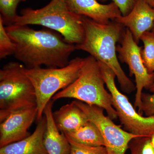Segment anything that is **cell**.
Returning a JSON list of instances; mask_svg holds the SVG:
<instances>
[{"instance_id":"obj_24","label":"cell","mask_w":154,"mask_h":154,"mask_svg":"<svg viewBox=\"0 0 154 154\" xmlns=\"http://www.w3.org/2000/svg\"><path fill=\"white\" fill-rule=\"evenodd\" d=\"M149 137L150 138L152 145L154 149V132H153L150 135Z\"/></svg>"},{"instance_id":"obj_4","label":"cell","mask_w":154,"mask_h":154,"mask_svg":"<svg viewBox=\"0 0 154 154\" xmlns=\"http://www.w3.org/2000/svg\"><path fill=\"white\" fill-rule=\"evenodd\" d=\"M105 81L99 62L92 56L85 58L79 77L69 85L56 94L53 101L72 98L88 105H96L106 110L112 120L116 119L117 113L113 108L111 95L105 89Z\"/></svg>"},{"instance_id":"obj_10","label":"cell","mask_w":154,"mask_h":154,"mask_svg":"<svg viewBox=\"0 0 154 154\" xmlns=\"http://www.w3.org/2000/svg\"><path fill=\"white\" fill-rule=\"evenodd\" d=\"M37 107L14 111L0 122V148L19 141L30 135L28 130L36 119Z\"/></svg>"},{"instance_id":"obj_2","label":"cell","mask_w":154,"mask_h":154,"mask_svg":"<svg viewBox=\"0 0 154 154\" xmlns=\"http://www.w3.org/2000/svg\"><path fill=\"white\" fill-rule=\"evenodd\" d=\"M82 20L85 38L82 43L76 45V50L88 53L106 65L114 72L122 91L132 93L136 86L122 69L116 55V43L121 40L124 26L114 21L101 24L85 17Z\"/></svg>"},{"instance_id":"obj_9","label":"cell","mask_w":154,"mask_h":154,"mask_svg":"<svg viewBox=\"0 0 154 154\" xmlns=\"http://www.w3.org/2000/svg\"><path fill=\"white\" fill-rule=\"evenodd\" d=\"M121 45L116 47L119 58L129 67L130 75H134L136 83L134 107L139 111L141 106V95L143 89L149 90L154 82V73H149L146 68L141 56L142 48L135 41L132 33L128 28L124 31Z\"/></svg>"},{"instance_id":"obj_11","label":"cell","mask_w":154,"mask_h":154,"mask_svg":"<svg viewBox=\"0 0 154 154\" xmlns=\"http://www.w3.org/2000/svg\"><path fill=\"white\" fill-rule=\"evenodd\" d=\"M126 27L138 43L143 34L152 30L154 25V8L146 0H137L130 12L114 20Z\"/></svg>"},{"instance_id":"obj_7","label":"cell","mask_w":154,"mask_h":154,"mask_svg":"<svg viewBox=\"0 0 154 154\" xmlns=\"http://www.w3.org/2000/svg\"><path fill=\"white\" fill-rule=\"evenodd\" d=\"M98 62L105 85L111 95L112 105L125 130L136 135L150 136L154 132V116H143L137 112L126 95L116 87V76L113 71L105 64Z\"/></svg>"},{"instance_id":"obj_26","label":"cell","mask_w":154,"mask_h":154,"mask_svg":"<svg viewBox=\"0 0 154 154\" xmlns=\"http://www.w3.org/2000/svg\"><path fill=\"white\" fill-rule=\"evenodd\" d=\"M152 93H154V82L151 86H150L149 89Z\"/></svg>"},{"instance_id":"obj_17","label":"cell","mask_w":154,"mask_h":154,"mask_svg":"<svg viewBox=\"0 0 154 154\" xmlns=\"http://www.w3.org/2000/svg\"><path fill=\"white\" fill-rule=\"evenodd\" d=\"M140 40L143 42L141 56L146 68L149 73H154V33L147 31L143 34Z\"/></svg>"},{"instance_id":"obj_5","label":"cell","mask_w":154,"mask_h":154,"mask_svg":"<svg viewBox=\"0 0 154 154\" xmlns=\"http://www.w3.org/2000/svg\"><path fill=\"white\" fill-rule=\"evenodd\" d=\"M25 65L6 64L0 70V122L14 111L36 106L35 90Z\"/></svg>"},{"instance_id":"obj_19","label":"cell","mask_w":154,"mask_h":154,"mask_svg":"<svg viewBox=\"0 0 154 154\" xmlns=\"http://www.w3.org/2000/svg\"><path fill=\"white\" fill-rule=\"evenodd\" d=\"M16 46L6 31L4 21L0 16V59L14 54Z\"/></svg>"},{"instance_id":"obj_6","label":"cell","mask_w":154,"mask_h":154,"mask_svg":"<svg viewBox=\"0 0 154 154\" xmlns=\"http://www.w3.org/2000/svg\"><path fill=\"white\" fill-rule=\"evenodd\" d=\"M84 61L85 58L76 57L63 67L26 68V74L33 84L36 94L37 122L43 116L45 108L53 96L79 77Z\"/></svg>"},{"instance_id":"obj_21","label":"cell","mask_w":154,"mask_h":154,"mask_svg":"<svg viewBox=\"0 0 154 154\" xmlns=\"http://www.w3.org/2000/svg\"><path fill=\"white\" fill-rule=\"evenodd\" d=\"M69 143L71 147L70 154H107L104 146H91L72 142H70Z\"/></svg>"},{"instance_id":"obj_27","label":"cell","mask_w":154,"mask_h":154,"mask_svg":"<svg viewBox=\"0 0 154 154\" xmlns=\"http://www.w3.org/2000/svg\"><path fill=\"white\" fill-rule=\"evenodd\" d=\"M152 31L154 33V25L153 26V27L152 29Z\"/></svg>"},{"instance_id":"obj_22","label":"cell","mask_w":154,"mask_h":154,"mask_svg":"<svg viewBox=\"0 0 154 154\" xmlns=\"http://www.w3.org/2000/svg\"><path fill=\"white\" fill-rule=\"evenodd\" d=\"M141 106L138 113H144L146 116H154V93H143L141 95Z\"/></svg>"},{"instance_id":"obj_12","label":"cell","mask_w":154,"mask_h":154,"mask_svg":"<svg viewBox=\"0 0 154 154\" xmlns=\"http://www.w3.org/2000/svg\"><path fill=\"white\" fill-rule=\"evenodd\" d=\"M69 8L80 16L94 22L106 24L121 16V11L115 3L102 4L98 0H66Z\"/></svg>"},{"instance_id":"obj_20","label":"cell","mask_w":154,"mask_h":154,"mask_svg":"<svg viewBox=\"0 0 154 154\" xmlns=\"http://www.w3.org/2000/svg\"><path fill=\"white\" fill-rule=\"evenodd\" d=\"M131 154H154V149L149 136H138L131 141L128 145Z\"/></svg>"},{"instance_id":"obj_29","label":"cell","mask_w":154,"mask_h":154,"mask_svg":"<svg viewBox=\"0 0 154 154\" xmlns=\"http://www.w3.org/2000/svg\"><path fill=\"white\" fill-rule=\"evenodd\" d=\"M153 8H154V7Z\"/></svg>"},{"instance_id":"obj_16","label":"cell","mask_w":154,"mask_h":154,"mask_svg":"<svg viewBox=\"0 0 154 154\" xmlns=\"http://www.w3.org/2000/svg\"><path fill=\"white\" fill-rule=\"evenodd\" d=\"M63 134L69 142H72L91 146H105L101 133L97 127L90 121L75 130Z\"/></svg>"},{"instance_id":"obj_1","label":"cell","mask_w":154,"mask_h":154,"mask_svg":"<svg viewBox=\"0 0 154 154\" xmlns=\"http://www.w3.org/2000/svg\"><path fill=\"white\" fill-rule=\"evenodd\" d=\"M6 31L16 46L14 55L28 69L66 66L76 45L67 42L51 29L36 30L28 25H9Z\"/></svg>"},{"instance_id":"obj_28","label":"cell","mask_w":154,"mask_h":154,"mask_svg":"<svg viewBox=\"0 0 154 154\" xmlns=\"http://www.w3.org/2000/svg\"><path fill=\"white\" fill-rule=\"evenodd\" d=\"M99 2H101V1H105V0H98Z\"/></svg>"},{"instance_id":"obj_23","label":"cell","mask_w":154,"mask_h":154,"mask_svg":"<svg viewBox=\"0 0 154 154\" xmlns=\"http://www.w3.org/2000/svg\"><path fill=\"white\" fill-rule=\"evenodd\" d=\"M115 3L121 11L122 16L129 14L134 7L137 0H105Z\"/></svg>"},{"instance_id":"obj_13","label":"cell","mask_w":154,"mask_h":154,"mask_svg":"<svg viewBox=\"0 0 154 154\" xmlns=\"http://www.w3.org/2000/svg\"><path fill=\"white\" fill-rule=\"evenodd\" d=\"M46 128L45 116L38 121L32 134L19 141L0 148V154H48L44 145Z\"/></svg>"},{"instance_id":"obj_8","label":"cell","mask_w":154,"mask_h":154,"mask_svg":"<svg viewBox=\"0 0 154 154\" xmlns=\"http://www.w3.org/2000/svg\"><path fill=\"white\" fill-rule=\"evenodd\" d=\"M74 102L85 112L89 121L99 130L107 154H125L131 141L140 136L128 132L115 124L109 116L105 115V110L102 107L88 105L78 100Z\"/></svg>"},{"instance_id":"obj_25","label":"cell","mask_w":154,"mask_h":154,"mask_svg":"<svg viewBox=\"0 0 154 154\" xmlns=\"http://www.w3.org/2000/svg\"><path fill=\"white\" fill-rule=\"evenodd\" d=\"M152 7H154V0H146Z\"/></svg>"},{"instance_id":"obj_18","label":"cell","mask_w":154,"mask_h":154,"mask_svg":"<svg viewBox=\"0 0 154 154\" xmlns=\"http://www.w3.org/2000/svg\"><path fill=\"white\" fill-rule=\"evenodd\" d=\"M26 0H0L1 15L4 24L11 25L13 20L18 16L17 8L18 5Z\"/></svg>"},{"instance_id":"obj_3","label":"cell","mask_w":154,"mask_h":154,"mask_svg":"<svg viewBox=\"0 0 154 154\" xmlns=\"http://www.w3.org/2000/svg\"><path fill=\"white\" fill-rule=\"evenodd\" d=\"M83 16L69 9L66 0H51L41 8L22 9L11 25H38L61 34L69 43L81 44L85 38Z\"/></svg>"},{"instance_id":"obj_14","label":"cell","mask_w":154,"mask_h":154,"mask_svg":"<svg viewBox=\"0 0 154 154\" xmlns=\"http://www.w3.org/2000/svg\"><path fill=\"white\" fill-rule=\"evenodd\" d=\"M52 99L45 108L46 128L44 136V145L48 154H70L71 144L65 135L60 132L56 125L53 115Z\"/></svg>"},{"instance_id":"obj_15","label":"cell","mask_w":154,"mask_h":154,"mask_svg":"<svg viewBox=\"0 0 154 154\" xmlns=\"http://www.w3.org/2000/svg\"><path fill=\"white\" fill-rule=\"evenodd\" d=\"M53 115L58 129L63 133L75 130L89 121L85 113L74 101L62 106Z\"/></svg>"}]
</instances>
